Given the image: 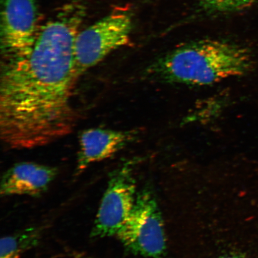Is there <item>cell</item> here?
<instances>
[{
    "label": "cell",
    "mask_w": 258,
    "mask_h": 258,
    "mask_svg": "<svg viewBox=\"0 0 258 258\" xmlns=\"http://www.w3.org/2000/svg\"><path fill=\"white\" fill-rule=\"evenodd\" d=\"M222 258H236V257H222Z\"/></svg>",
    "instance_id": "obj_11"
},
{
    "label": "cell",
    "mask_w": 258,
    "mask_h": 258,
    "mask_svg": "<svg viewBox=\"0 0 258 258\" xmlns=\"http://www.w3.org/2000/svg\"><path fill=\"white\" fill-rule=\"evenodd\" d=\"M199 1L206 9L219 13L243 11L258 2V0H199Z\"/></svg>",
    "instance_id": "obj_10"
},
{
    "label": "cell",
    "mask_w": 258,
    "mask_h": 258,
    "mask_svg": "<svg viewBox=\"0 0 258 258\" xmlns=\"http://www.w3.org/2000/svg\"><path fill=\"white\" fill-rule=\"evenodd\" d=\"M136 186L125 169L111 174L93 224L91 236H117L133 210L137 199Z\"/></svg>",
    "instance_id": "obj_6"
},
{
    "label": "cell",
    "mask_w": 258,
    "mask_h": 258,
    "mask_svg": "<svg viewBox=\"0 0 258 258\" xmlns=\"http://www.w3.org/2000/svg\"><path fill=\"white\" fill-rule=\"evenodd\" d=\"M38 21L37 0H2V60L30 52L40 28Z\"/></svg>",
    "instance_id": "obj_5"
},
{
    "label": "cell",
    "mask_w": 258,
    "mask_h": 258,
    "mask_svg": "<svg viewBox=\"0 0 258 258\" xmlns=\"http://www.w3.org/2000/svg\"><path fill=\"white\" fill-rule=\"evenodd\" d=\"M80 258H92V257H81Z\"/></svg>",
    "instance_id": "obj_12"
},
{
    "label": "cell",
    "mask_w": 258,
    "mask_h": 258,
    "mask_svg": "<svg viewBox=\"0 0 258 258\" xmlns=\"http://www.w3.org/2000/svg\"><path fill=\"white\" fill-rule=\"evenodd\" d=\"M86 2L67 3L40 28L30 53L2 60L0 135L8 147L44 146L73 131L75 43Z\"/></svg>",
    "instance_id": "obj_1"
},
{
    "label": "cell",
    "mask_w": 258,
    "mask_h": 258,
    "mask_svg": "<svg viewBox=\"0 0 258 258\" xmlns=\"http://www.w3.org/2000/svg\"><path fill=\"white\" fill-rule=\"evenodd\" d=\"M134 253L164 258L166 244L162 217L151 194L138 195L130 217L117 236Z\"/></svg>",
    "instance_id": "obj_4"
},
{
    "label": "cell",
    "mask_w": 258,
    "mask_h": 258,
    "mask_svg": "<svg viewBox=\"0 0 258 258\" xmlns=\"http://www.w3.org/2000/svg\"><path fill=\"white\" fill-rule=\"evenodd\" d=\"M133 27L132 15L125 9L114 11L77 35L76 71L80 77L113 51L126 45Z\"/></svg>",
    "instance_id": "obj_3"
},
{
    "label": "cell",
    "mask_w": 258,
    "mask_h": 258,
    "mask_svg": "<svg viewBox=\"0 0 258 258\" xmlns=\"http://www.w3.org/2000/svg\"><path fill=\"white\" fill-rule=\"evenodd\" d=\"M130 132L110 128L86 129L79 137L77 172H82L91 164L107 159L133 140Z\"/></svg>",
    "instance_id": "obj_7"
},
{
    "label": "cell",
    "mask_w": 258,
    "mask_h": 258,
    "mask_svg": "<svg viewBox=\"0 0 258 258\" xmlns=\"http://www.w3.org/2000/svg\"><path fill=\"white\" fill-rule=\"evenodd\" d=\"M252 63L250 54L240 45L203 40L177 48L148 67L150 78L169 83L207 86L243 75Z\"/></svg>",
    "instance_id": "obj_2"
},
{
    "label": "cell",
    "mask_w": 258,
    "mask_h": 258,
    "mask_svg": "<svg viewBox=\"0 0 258 258\" xmlns=\"http://www.w3.org/2000/svg\"><path fill=\"white\" fill-rule=\"evenodd\" d=\"M57 169L43 164L22 162L15 164L3 175L2 196L41 195L55 179Z\"/></svg>",
    "instance_id": "obj_8"
},
{
    "label": "cell",
    "mask_w": 258,
    "mask_h": 258,
    "mask_svg": "<svg viewBox=\"0 0 258 258\" xmlns=\"http://www.w3.org/2000/svg\"><path fill=\"white\" fill-rule=\"evenodd\" d=\"M38 236L37 231L28 230L2 238L0 258H19L26 250L37 243Z\"/></svg>",
    "instance_id": "obj_9"
}]
</instances>
